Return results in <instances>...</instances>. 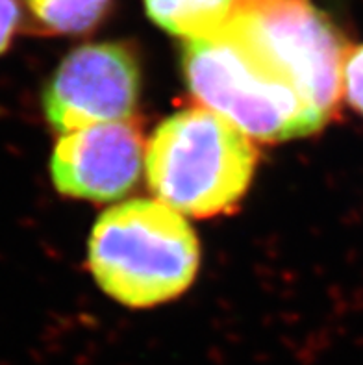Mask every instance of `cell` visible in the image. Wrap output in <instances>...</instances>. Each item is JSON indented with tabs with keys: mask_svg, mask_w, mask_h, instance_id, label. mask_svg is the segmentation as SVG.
Segmentation results:
<instances>
[{
	"mask_svg": "<svg viewBox=\"0 0 363 365\" xmlns=\"http://www.w3.org/2000/svg\"><path fill=\"white\" fill-rule=\"evenodd\" d=\"M193 228L161 200L136 199L106 210L89 240V267L98 286L130 308L176 299L198 269Z\"/></svg>",
	"mask_w": 363,
	"mask_h": 365,
	"instance_id": "obj_1",
	"label": "cell"
},
{
	"mask_svg": "<svg viewBox=\"0 0 363 365\" xmlns=\"http://www.w3.org/2000/svg\"><path fill=\"white\" fill-rule=\"evenodd\" d=\"M252 141L215 111L188 108L154 130L145 150L152 193L178 213L206 219L240 202L256 167Z\"/></svg>",
	"mask_w": 363,
	"mask_h": 365,
	"instance_id": "obj_2",
	"label": "cell"
},
{
	"mask_svg": "<svg viewBox=\"0 0 363 365\" xmlns=\"http://www.w3.org/2000/svg\"><path fill=\"white\" fill-rule=\"evenodd\" d=\"M219 32L328 119L336 115L350 48L310 0H234Z\"/></svg>",
	"mask_w": 363,
	"mask_h": 365,
	"instance_id": "obj_3",
	"label": "cell"
},
{
	"mask_svg": "<svg viewBox=\"0 0 363 365\" xmlns=\"http://www.w3.org/2000/svg\"><path fill=\"white\" fill-rule=\"evenodd\" d=\"M182 69L200 106L234 123L248 138L278 143L319 132L330 120L297 89L256 67L223 32L188 39Z\"/></svg>",
	"mask_w": 363,
	"mask_h": 365,
	"instance_id": "obj_4",
	"label": "cell"
},
{
	"mask_svg": "<svg viewBox=\"0 0 363 365\" xmlns=\"http://www.w3.org/2000/svg\"><path fill=\"white\" fill-rule=\"evenodd\" d=\"M138 58L121 43H93L65 56L43 91L48 125L61 134L132 119L139 98Z\"/></svg>",
	"mask_w": 363,
	"mask_h": 365,
	"instance_id": "obj_5",
	"label": "cell"
},
{
	"mask_svg": "<svg viewBox=\"0 0 363 365\" xmlns=\"http://www.w3.org/2000/svg\"><path fill=\"white\" fill-rule=\"evenodd\" d=\"M143 158L141 128L132 119L74 130L56 143L52 182L65 197L111 202L138 184Z\"/></svg>",
	"mask_w": 363,
	"mask_h": 365,
	"instance_id": "obj_6",
	"label": "cell"
},
{
	"mask_svg": "<svg viewBox=\"0 0 363 365\" xmlns=\"http://www.w3.org/2000/svg\"><path fill=\"white\" fill-rule=\"evenodd\" d=\"M232 4L234 0H145L148 17L185 41L219 32Z\"/></svg>",
	"mask_w": 363,
	"mask_h": 365,
	"instance_id": "obj_7",
	"label": "cell"
},
{
	"mask_svg": "<svg viewBox=\"0 0 363 365\" xmlns=\"http://www.w3.org/2000/svg\"><path fill=\"white\" fill-rule=\"evenodd\" d=\"M30 32L43 36H78L108 15L111 0H24Z\"/></svg>",
	"mask_w": 363,
	"mask_h": 365,
	"instance_id": "obj_8",
	"label": "cell"
},
{
	"mask_svg": "<svg viewBox=\"0 0 363 365\" xmlns=\"http://www.w3.org/2000/svg\"><path fill=\"white\" fill-rule=\"evenodd\" d=\"M343 91L347 102L363 115V45L350 48L343 67Z\"/></svg>",
	"mask_w": 363,
	"mask_h": 365,
	"instance_id": "obj_9",
	"label": "cell"
},
{
	"mask_svg": "<svg viewBox=\"0 0 363 365\" xmlns=\"http://www.w3.org/2000/svg\"><path fill=\"white\" fill-rule=\"evenodd\" d=\"M23 23V6L19 0H0V54H4Z\"/></svg>",
	"mask_w": 363,
	"mask_h": 365,
	"instance_id": "obj_10",
	"label": "cell"
}]
</instances>
